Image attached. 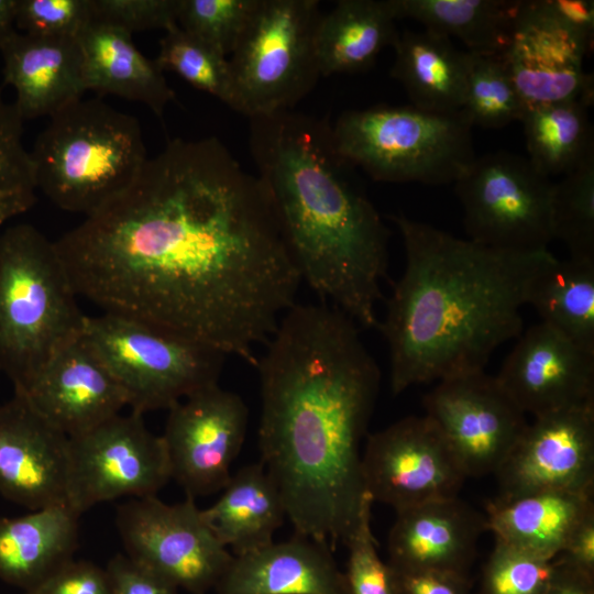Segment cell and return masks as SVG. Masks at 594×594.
<instances>
[{
    "instance_id": "6da1fadb",
    "label": "cell",
    "mask_w": 594,
    "mask_h": 594,
    "mask_svg": "<svg viewBox=\"0 0 594 594\" xmlns=\"http://www.w3.org/2000/svg\"><path fill=\"white\" fill-rule=\"evenodd\" d=\"M54 243L102 312L253 366L301 284L262 183L215 136L169 141Z\"/></svg>"
},
{
    "instance_id": "7a4b0ae2",
    "label": "cell",
    "mask_w": 594,
    "mask_h": 594,
    "mask_svg": "<svg viewBox=\"0 0 594 594\" xmlns=\"http://www.w3.org/2000/svg\"><path fill=\"white\" fill-rule=\"evenodd\" d=\"M255 367L260 462L295 534L345 543L365 495L361 442L380 392L375 359L342 311L296 302Z\"/></svg>"
},
{
    "instance_id": "3957f363",
    "label": "cell",
    "mask_w": 594,
    "mask_h": 594,
    "mask_svg": "<svg viewBox=\"0 0 594 594\" xmlns=\"http://www.w3.org/2000/svg\"><path fill=\"white\" fill-rule=\"evenodd\" d=\"M391 219L406 257L377 326L392 393L483 371L498 346L522 332L530 285L553 255L485 246L404 215Z\"/></svg>"
},
{
    "instance_id": "277c9868",
    "label": "cell",
    "mask_w": 594,
    "mask_h": 594,
    "mask_svg": "<svg viewBox=\"0 0 594 594\" xmlns=\"http://www.w3.org/2000/svg\"><path fill=\"white\" fill-rule=\"evenodd\" d=\"M250 150L301 282L364 328L388 266V229L336 148L328 119L293 110L250 119Z\"/></svg>"
},
{
    "instance_id": "5b68a950",
    "label": "cell",
    "mask_w": 594,
    "mask_h": 594,
    "mask_svg": "<svg viewBox=\"0 0 594 594\" xmlns=\"http://www.w3.org/2000/svg\"><path fill=\"white\" fill-rule=\"evenodd\" d=\"M30 154L36 189L85 216L124 190L147 160L138 119L100 98H81L50 117Z\"/></svg>"
},
{
    "instance_id": "8992f818",
    "label": "cell",
    "mask_w": 594,
    "mask_h": 594,
    "mask_svg": "<svg viewBox=\"0 0 594 594\" xmlns=\"http://www.w3.org/2000/svg\"><path fill=\"white\" fill-rule=\"evenodd\" d=\"M77 297L54 242L26 223L0 233V371L14 389L81 333Z\"/></svg>"
},
{
    "instance_id": "52a82bcc",
    "label": "cell",
    "mask_w": 594,
    "mask_h": 594,
    "mask_svg": "<svg viewBox=\"0 0 594 594\" xmlns=\"http://www.w3.org/2000/svg\"><path fill=\"white\" fill-rule=\"evenodd\" d=\"M472 128L461 110L376 106L342 113L332 136L340 155L375 180L442 185L476 158Z\"/></svg>"
},
{
    "instance_id": "ba28073f",
    "label": "cell",
    "mask_w": 594,
    "mask_h": 594,
    "mask_svg": "<svg viewBox=\"0 0 594 594\" xmlns=\"http://www.w3.org/2000/svg\"><path fill=\"white\" fill-rule=\"evenodd\" d=\"M81 333L124 392L131 411L141 415L168 410L218 383L227 358L201 343L109 312L86 316Z\"/></svg>"
},
{
    "instance_id": "9c48e42d",
    "label": "cell",
    "mask_w": 594,
    "mask_h": 594,
    "mask_svg": "<svg viewBox=\"0 0 594 594\" xmlns=\"http://www.w3.org/2000/svg\"><path fill=\"white\" fill-rule=\"evenodd\" d=\"M318 0H258L229 56L237 112L255 118L292 110L321 76Z\"/></svg>"
},
{
    "instance_id": "30bf717a",
    "label": "cell",
    "mask_w": 594,
    "mask_h": 594,
    "mask_svg": "<svg viewBox=\"0 0 594 594\" xmlns=\"http://www.w3.org/2000/svg\"><path fill=\"white\" fill-rule=\"evenodd\" d=\"M469 240L516 252L547 251L553 240V184L527 157L480 156L454 183Z\"/></svg>"
},
{
    "instance_id": "8fae6325",
    "label": "cell",
    "mask_w": 594,
    "mask_h": 594,
    "mask_svg": "<svg viewBox=\"0 0 594 594\" xmlns=\"http://www.w3.org/2000/svg\"><path fill=\"white\" fill-rule=\"evenodd\" d=\"M116 524L129 558L189 594L213 590L233 558L191 497L130 498L118 506Z\"/></svg>"
},
{
    "instance_id": "7c38bea8",
    "label": "cell",
    "mask_w": 594,
    "mask_h": 594,
    "mask_svg": "<svg viewBox=\"0 0 594 594\" xmlns=\"http://www.w3.org/2000/svg\"><path fill=\"white\" fill-rule=\"evenodd\" d=\"M143 416L118 414L69 438L67 505L80 516L117 498L156 496L172 480L163 438Z\"/></svg>"
},
{
    "instance_id": "4fadbf2b",
    "label": "cell",
    "mask_w": 594,
    "mask_h": 594,
    "mask_svg": "<svg viewBox=\"0 0 594 594\" xmlns=\"http://www.w3.org/2000/svg\"><path fill=\"white\" fill-rule=\"evenodd\" d=\"M364 493L395 512L458 497L466 475L426 416H408L367 436L361 457Z\"/></svg>"
},
{
    "instance_id": "5bb4252c",
    "label": "cell",
    "mask_w": 594,
    "mask_h": 594,
    "mask_svg": "<svg viewBox=\"0 0 594 594\" xmlns=\"http://www.w3.org/2000/svg\"><path fill=\"white\" fill-rule=\"evenodd\" d=\"M422 405L466 477L496 474L528 425L496 376L484 370L439 381Z\"/></svg>"
},
{
    "instance_id": "9a60e30c",
    "label": "cell",
    "mask_w": 594,
    "mask_h": 594,
    "mask_svg": "<svg viewBox=\"0 0 594 594\" xmlns=\"http://www.w3.org/2000/svg\"><path fill=\"white\" fill-rule=\"evenodd\" d=\"M248 424L249 409L242 397L219 383L168 409L162 438L170 476L187 497L221 492L242 449Z\"/></svg>"
},
{
    "instance_id": "2e32d148",
    "label": "cell",
    "mask_w": 594,
    "mask_h": 594,
    "mask_svg": "<svg viewBox=\"0 0 594 594\" xmlns=\"http://www.w3.org/2000/svg\"><path fill=\"white\" fill-rule=\"evenodd\" d=\"M495 475L499 498L593 492L594 403L534 417Z\"/></svg>"
},
{
    "instance_id": "e0dca14e",
    "label": "cell",
    "mask_w": 594,
    "mask_h": 594,
    "mask_svg": "<svg viewBox=\"0 0 594 594\" xmlns=\"http://www.w3.org/2000/svg\"><path fill=\"white\" fill-rule=\"evenodd\" d=\"M592 48L543 0L522 1L502 57L525 110L570 100L592 105L593 76L583 68Z\"/></svg>"
},
{
    "instance_id": "ac0fdd59",
    "label": "cell",
    "mask_w": 594,
    "mask_h": 594,
    "mask_svg": "<svg viewBox=\"0 0 594 594\" xmlns=\"http://www.w3.org/2000/svg\"><path fill=\"white\" fill-rule=\"evenodd\" d=\"M14 393L69 438L128 406L124 392L82 333L58 348Z\"/></svg>"
},
{
    "instance_id": "d6986e66",
    "label": "cell",
    "mask_w": 594,
    "mask_h": 594,
    "mask_svg": "<svg viewBox=\"0 0 594 594\" xmlns=\"http://www.w3.org/2000/svg\"><path fill=\"white\" fill-rule=\"evenodd\" d=\"M496 378L534 417L594 403V352L539 322L520 333Z\"/></svg>"
},
{
    "instance_id": "ffe728a7",
    "label": "cell",
    "mask_w": 594,
    "mask_h": 594,
    "mask_svg": "<svg viewBox=\"0 0 594 594\" xmlns=\"http://www.w3.org/2000/svg\"><path fill=\"white\" fill-rule=\"evenodd\" d=\"M69 437L20 394L0 405V494L30 510L67 504Z\"/></svg>"
},
{
    "instance_id": "44dd1931",
    "label": "cell",
    "mask_w": 594,
    "mask_h": 594,
    "mask_svg": "<svg viewBox=\"0 0 594 594\" xmlns=\"http://www.w3.org/2000/svg\"><path fill=\"white\" fill-rule=\"evenodd\" d=\"M486 518L459 497L396 512L389 530V565L397 572L444 570L466 574Z\"/></svg>"
},
{
    "instance_id": "7402d4cb",
    "label": "cell",
    "mask_w": 594,
    "mask_h": 594,
    "mask_svg": "<svg viewBox=\"0 0 594 594\" xmlns=\"http://www.w3.org/2000/svg\"><path fill=\"white\" fill-rule=\"evenodd\" d=\"M3 81L16 92L24 120L52 117L88 90L77 37H42L18 31L0 47Z\"/></svg>"
},
{
    "instance_id": "603a6c76",
    "label": "cell",
    "mask_w": 594,
    "mask_h": 594,
    "mask_svg": "<svg viewBox=\"0 0 594 594\" xmlns=\"http://www.w3.org/2000/svg\"><path fill=\"white\" fill-rule=\"evenodd\" d=\"M216 594H349L332 548L295 534L257 550L233 556Z\"/></svg>"
},
{
    "instance_id": "cb8c5ba5",
    "label": "cell",
    "mask_w": 594,
    "mask_h": 594,
    "mask_svg": "<svg viewBox=\"0 0 594 594\" xmlns=\"http://www.w3.org/2000/svg\"><path fill=\"white\" fill-rule=\"evenodd\" d=\"M79 517L67 504L0 516V578L26 592L74 559Z\"/></svg>"
},
{
    "instance_id": "d4e9b609",
    "label": "cell",
    "mask_w": 594,
    "mask_h": 594,
    "mask_svg": "<svg viewBox=\"0 0 594 594\" xmlns=\"http://www.w3.org/2000/svg\"><path fill=\"white\" fill-rule=\"evenodd\" d=\"M486 525L495 539L554 560L580 522L594 512L593 492L546 491L487 505Z\"/></svg>"
},
{
    "instance_id": "484cf974",
    "label": "cell",
    "mask_w": 594,
    "mask_h": 594,
    "mask_svg": "<svg viewBox=\"0 0 594 594\" xmlns=\"http://www.w3.org/2000/svg\"><path fill=\"white\" fill-rule=\"evenodd\" d=\"M77 41L88 90L142 102L158 117L175 100L163 70L136 48L131 34L91 21Z\"/></svg>"
},
{
    "instance_id": "4316f807",
    "label": "cell",
    "mask_w": 594,
    "mask_h": 594,
    "mask_svg": "<svg viewBox=\"0 0 594 594\" xmlns=\"http://www.w3.org/2000/svg\"><path fill=\"white\" fill-rule=\"evenodd\" d=\"M213 535L233 556L271 542L287 518L283 498L261 462L231 474L219 498L201 509Z\"/></svg>"
},
{
    "instance_id": "83f0119b",
    "label": "cell",
    "mask_w": 594,
    "mask_h": 594,
    "mask_svg": "<svg viewBox=\"0 0 594 594\" xmlns=\"http://www.w3.org/2000/svg\"><path fill=\"white\" fill-rule=\"evenodd\" d=\"M393 47L391 75L402 84L411 106L433 112L461 110L466 51H459L449 36L427 29L398 33Z\"/></svg>"
},
{
    "instance_id": "f1b7e54d",
    "label": "cell",
    "mask_w": 594,
    "mask_h": 594,
    "mask_svg": "<svg viewBox=\"0 0 594 594\" xmlns=\"http://www.w3.org/2000/svg\"><path fill=\"white\" fill-rule=\"evenodd\" d=\"M388 0H340L322 14L316 48L321 76L370 68L398 36Z\"/></svg>"
},
{
    "instance_id": "f546056e",
    "label": "cell",
    "mask_w": 594,
    "mask_h": 594,
    "mask_svg": "<svg viewBox=\"0 0 594 594\" xmlns=\"http://www.w3.org/2000/svg\"><path fill=\"white\" fill-rule=\"evenodd\" d=\"M395 19L458 37L466 51L499 55L509 44L521 0H388Z\"/></svg>"
},
{
    "instance_id": "4dcf8cb0",
    "label": "cell",
    "mask_w": 594,
    "mask_h": 594,
    "mask_svg": "<svg viewBox=\"0 0 594 594\" xmlns=\"http://www.w3.org/2000/svg\"><path fill=\"white\" fill-rule=\"evenodd\" d=\"M527 305L541 322L594 352V261L553 255L534 278Z\"/></svg>"
},
{
    "instance_id": "1f68e13d",
    "label": "cell",
    "mask_w": 594,
    "mask_h": 594,
    "mask_svg": "<svg viewBox=\"0 0 594 594\" xmlns=\"http://www.w3.org/2000/svg\"><path fill=\"white\" fill-rule=\"evenodd\" d=\"M591 106L570 100L525 110L527 158L539 173L564 176L594 155Z\"/></svg>"
},
{
    "instance_id": "d6a6232c",
    "label": "cell",
    "mask_w": 594,
    "mask_h": 594,
    "mask_svg": "<svg viewBox=\"0 0 594 594\" xmlns=\"http://www.w3.org/2000/svg\"><path fill=\"white\" fill-rule=\"evenodd\" d=\"M468 53L469 64L461 111L470 124L484 129H501L514 121H520L525 106L502 54Z\"/></svg>"
},
{
    "instance_id": "836d02e7",
    "label": "cell",
    "mask_w": 594,
    "mask_h": 594,
    "mask_svg": "<svg viewBox=\"0 0 594 594\" xmlns=\"http://www.w3.org/2000/svg\"><path fill=\"white\" fill-rule=\"evenodd\" d=\"M154 61L163 72H174L195 88L212 95L237 111L229 57L185 32L178 24L165 31Z\"/></svg>"
},
{
    "instance_id": "e575fe53",
    "label": "cell",
    "mask_w": 594,
    "mask_h": 594,
    "mask_svg": "<svg viewBox=\"0 0 594 594\" xmlns=\"http://www.w3.org/2000/svg\"><path fill=\"white\" fill-rule=\"evenodd\" d=\"M551 222L569 257L594 261V155L553 184Z\"/></svg>"
},
{
    "instance_id": "d590c367",
    "label": "cell",
    "mask_w": 594,
    "mask_h": 594,
    "mask_svg": "<svg viewBox=\"0 0 594 594\" xmlns=\"http://www.w3.org/2000/svg\"><path fill=\"white\" fill-rule=\"evenodd\" d=\"M30 152L23 144V119L0 91V228L35 202Z\"/></svg>"
},
{
    "instance_id": "8d00e7d4",
    "label": "cell",
    "mask_w": 594,
    "mask_h": 594,
    "mask_svg": "<svg viewBox=\"0 0 594 594\" xmlns=\"http://www.w3.org/2000/svg\"><path fill=\"white\" fill-rule=\"evenodd\" d=\"M258 0H179L177 24L226 56L233 52Z\"/></svg>"
},
{
    "instance_id": "74e56055",
    "label": "cell",
    "mask_w": 594,
    "mask_h": 594,
    "mask_svg": "<svg viewBox=\"0 0 594 594\" xmlns=\"http://www.w3.org/2000/svg\"><path fill=\"white\" fill-rule=\"evenodd\" d=\"M495 540L483 569L479 594H543L554 560Z\"/></svg>"
},
{
    "instance_id": "f35d334b",
    "label": "cell",
    "mask_w": 594,
    "mask_h": 594,
    "mask_svg": "<svg viewBox=\"0 0 594 594\" xmlns=\"http://www.w3.org/2000/svg\"><path fill=\"white\" fill-rule=\"evenodd\" d=\"M373 501L365 493L359 519L345 544L349 549L344 573L349 594H400L397 575L377 553L371 526Z\"/></svg>"
},
{
    "instance_id": "ab89813d",
    "label": "cell",
    "mask_w": 594,
    "mask_h": 594,
    "mask_svg": "<svg viewBox=\"0 0 594 594\" xmlns=\"http://www.w3.org/2000/svg\"><path fill=\"white\" fill-rule=\"evenodd\" d=\"M91 21V0H16L15 26L28 35L77 37Z\"/></svg>"
},
{
    "instance_id": "60d3db41",
    "label": "cell",
    "mask_w": 594,
    "mask_h": 594,
    "mask_svg": "<svg viewBox=\"0 0 594 594\" xmlns=\"http://www.w3.org/2000/svg\"><path fill=\"white\" fill-rule=\"evenodd\" d=\"M179 0H91L92 21L133 32L169 30L177 24Z\"/></svg>"
},
{
    "instance_id": "b9f144b4",
    "label": "cell",
    "mask_w": 594,
    "mask_h": 594,
    "mask_svg": "<svg viewBox=\"0 0 594 594\" xmlns=\"http://www.w3.org/2000/svg\"><path fill=\"white\" fill-rule=\"evenodd\" d=\"M25 594H111V585L106 569L72 559Z\"/></svg>"
},
{
    "instance_id": "7bdbcfd3",
    "label": "cell",
    "mask_w": 594,
    "mask_h": 594,
    "mask_svg": "<svg viewBox=\"0 0 594 594\" xmlns=\"http://www.w3.org/2000/svg\"><path fill=\"white\" fill-rule=\"evenodd\" d=\"M111 594H178V590L127 554L112 557L107 566Z\"/></svg>"
},
{
    "instance_id": "ee69618b",
    "label": "cell",
    "mask_w": 594,
    "mask_h": 594,
    "mask_svg": "<svg viewBox=\"0 0 594 594\" xmlns=\"http://www.w3.org/2000/svg\"><path fill=\"white\" fill-rule=\"evenodd\" d=\"M395 572L400 594H472L466 574L433 569Z\"/></svg>"
},
{
    "instance_id": "f6af8a7d",
    "label": "cell",
    "mask_w": 594,
    "mask_h": 594,
    "mask_svg": "<svg viewBox=\"0 0 594 594\" xmlns=\"http://www.w3.org/2000/svg\"><path fill=\"white\" fill-rule=\"evenodd\" d=\"M549 11L587 43L594 42V2L592 0H543Z\"/></svg>"
},
{
    "instance_id": "bcb514c9",
    "label": "cell",
    "mask_w": 594,
    "mask_h": 594,
    "mask_svg": "<svg viewBox=\"0 0 594 594\" xmlns=\"http://www.w3.org/2000/svg\"><path fill=\"white\" fill-rule=\"evenodd\" d=\"M557 558L594 576V512L580 522Z\"/></svg>"
},
{
    "instance_id": "7dc6e473",
    "label": "cell",
    "mask_w": 594,
    "mask_h": 594,
    "mask_svg": "<svg viewBox=\"0 0 594 594\" xmlns=\"http://www.w3.org/2000/svg\"><path fill=\"white\" fill-rule=\"evenodd\" d=\"M543 594H594V576L556 558L553 571Z\"/></svg>"
},
{
    "instance_id": "c3c4849f",
    "label": "cell",
    "mask_w": 594,
    "mask_h": 594,
    "mask_svg": "<svg viewBox=\"0 0 594 594\" xmlns=\"http://www.w3.org/2000/svg\"><path fill=\"white\" fill-rule=\"evenodd\" d=\"M16 0H0V47L15 33Z\"/></svg>"
},
{
    "instance_id": "681fc988",
    "label": "cell",
    "mask_w": 594,
    "mask_h": 594,
    "mask_svg": "<svg viewBox=\"0 0 594 594\" xmlns=\"http://www.w3.org/2000/svg\"><path fill=\"white\" fill-rule=\"evenodd\" d=\"M1 372V371H0Z\"/></svg>"
}]
</instances>
